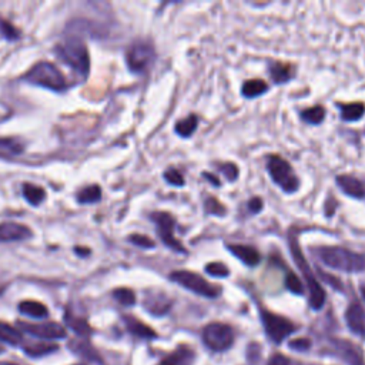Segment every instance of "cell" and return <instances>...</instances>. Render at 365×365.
Here are the masks:
<instances>
[{
	"label": "cell",
	"mask_w": 365,
	"mask_h": 365,
	"mask_svg": "<svg viewBox=\"0 0 365 365\" xmlns=\"http://www.w3.org/2000/svg\"><path fill=\"white\" fill-rule=\"evenodd\" d=\"M196 354L190 347H179L169 355H166L159 365H193Z\"/></svg>",
	"instance_id": "16"
},
{
	"label": "cell",
	"mask_w": 365,
	"mask_h": 365,
	"mask_svg": "<svg viewBox=\"0 0 365 365\" xmlns=\"http://www.w3.org/2000/svg\"><path fill=\"white\" fill-rule=\"evenodd\" d=\"M66 323L68 324V327L71 330H75L80 335H88L92 331L89 324L86 323V320H83L80 317H73L71 314H66Z\"/></svg>",
	"instance_id": "29"
},
{
	"label": "cell",
	"mask_w": 365,
	"mask_h": 365,
	"mask_svg": "<svg viewBox=\"0 0 365 365\" xmlns=\"http://www.w3.org/2000/svg\"><path fill=\"white\" fill-rule=\"evenodd\" d=\"M318 260L333 270L344 273H361L365 271V256L354 253L348 249L338 246H324L316 249Z\"/></svg>",
	"instance_id": "1"
},
{
	"label": "cell",
	"mask_w": 365,
	"mask_h": 365,
	"mask_svg": "<svg viewBox=\"0 0 365 365\" xmlns=\"http://www.w3.org/2000/svg\"><path fill=\"white\" fill-rule=\"evenodd\" d=\"M301 119L309 124H320L325 119V110L323 106H314V107L306 109L301 113Z\"/></svg>",
	"instance_id": "28"
},
{
	"label": "cell",
	"mask_w": 365,
	"mask_h": 365,
	"mask_svg": "<svg viewBox=\"0 0 365 365\" xmlns=\"http://www.w3.org/2000/svg\"><path fill=\"white\" fill-rule=\"evenodd\" d=\"M337 184L344 191L345 196H349L352 198H364L365 197V186L361 180L355 179L354 176L341 174L337 176Z\"/></svg>",
	"instance_id": "14"
},
{
	"label": "cell",
	"mask_w": 365,
	"mask_h": 365,
	"mask_svg": "<svg viewBox=\"0 0 365 365\" xmlns=\"http://www.w3.org/2000/svg\"><path fill=\"white\" fill-rule=\"evenodd\" d=\"M170 280L177 282L183 288L191 291V293L203 296L205 299L220 297L222 291H223L218 285L208 282L204 277H201V275H198L197 273H193V271H186V270L173 271L170 274Z\"/></svg>",
	"instance_id": "6"
},
{
	"label": "cell",
	"mask_w": 365,
	"mask_h": 365,
	"mask_svg": "<svg viewBox=\"0 0 365 365\" xmlns=\"http://www.w3.org/2000/svg\"><path fill=\"white\" fill-rule=\"evenodd\" d=\"M23 80L32 85H37L53 92H64L67 89L66 78L61 70L52 61H39L36 63L26 75Z\"/></svg>",
	"instance_id": "3"
},
{
	"label": "cell",
	"mask_w": 365,
	"mask_h": 365,
	"mask_svg": "<svg viewBox=\"0 0 365 365\" xmlns=\"http://www.w3.org/2000/svg\"><path fill=\"white\" fill-rule=\"evenodd\" d=\"M213 186H215V187H218V186H220V180H218L215 176H213V174H208V173H204L203 174Z\"/></svg>",
	"instance_id": "42"
},
{
	"label": "cell",
	"mask_w": 365,
	"mask_h": 365,
	"mask_svg": "<svg viewBox=\"0 0 365 365\" xmlns=\"http://www.w3.org/2000/svg\"><path fill=\"white\" fill-rule=\"evenodd\" d=\"M25 152V144L19 138L0 137V159H15Z\"/></svg>",
	"instance_id": "17"
},
{
	"label": "cell",
	"mask_w": 365,
	"mask_h": 365,
	"mask_svg": "<svg viewBox=\"0 0 365 365\" xmlns=\"http://www.w3.org/2000/svg\"><path fill=\"white\" fill-rule=\"evenodd\" d=\"M144 306L148 309V311H150L155 316H164L170 310L172 301L167 299V296L162 293H155L145 297Z\"/></svg>",
	"instance_id": "18"
},
{
	"label": "cell",
	"mask_w": 365,
	"mask_h": 365,
	"mask_svg": "<svg viewBox=\"0 0 365 365\" xmlns=\"http://www.w3.org/2000/svg\"><path fill=\"white\" fill-rule=\"evenodd\" d=\"M227 247L233 256H236L240 261H243V264H246L249 267H256L261 261V254L251 246L229 244Z\"/></svg>",
	"instance_id": "15"
},
{
	"label": "cell",
	"mask_w": 365,
	"mask_h": 365,
	"mask_svg": "<svg viewBox=\"0 0 365 365\" xmlns=\"http://www.w3.org/2000/svg\"><path fill=\"white\" fill-rule=\"evenodd\" d=\"M156 60V50L153 44L148 40H137L134 42L126 52V63L130 71L144 73L148 71Z\"/></svg>",
	"instance_id": "7"
},
{
	"label": "cell",
	"mask_w": 365,
	"mask_h": 365,
	"mask_svg": "<svg viewBox=\"0 0 365 365\" xmlns=\"http://www.w3.org/2000/svg\"><path fill=\"white\" fill-rule=\"evenodd\" d=\"M263 207H264V203H263V200H261L260 197H253V198L247 203V208H249V211H250L251 214L260 213V211L263 210Z\"/></svg>",
	"instance_id": "40"
},
{
	"label": "cell",
	"mask_w": 365,
	"mask_h": 365,
	"mask_svg": "<svg viewBox=\"0 0 365 365\" xmlns=\"http://www.w3.org/2000/svg\"><path fill=\"white\" fill-rule=\"evenodd\" d=\"M267 365H289V359L287 357H284V355L277 354V355L271 357V359L268 361Z\"/></svg>",
	"instance_id": "41"
},
{
	"label": "cell",
	"mask_w": 365,
	"mask_h": 365,
	"mask_svg": "<svg viewBox=\"0 0 365 365\" xmlns=\"http://www.w3.org/2000/svg\"><path fill=\"white\" fill-rule=\"evenodd\" d=\"M164 179H166V181H167L169 184L176 186V187H183V186L186 184L183 174H181L179 170H176V169L167 170V172L164 173Z\"/></svg>",
	"instance_id": "37"
},
{
	"label": "cell",
	"mask_w": 365,
	"mask_h": 365,
	"mask_svg": "<svg viewBox=\"0 0 365 365\" xmlns=\"http://www.w3.org/2000/svg\"><path fill=\"white\" fill-rule=\"evenodd\" d=\"M152 220L157 226V234L163 244H166L169 249H172L176 253L186 254L184 246L174 237V229H176V220L170 213L166 211H156L150 215Z\"/></svg>",
	"instance_id": "10"
},
{
	"label": "cell",
	"mask_w": 365,
	"mask_h": 365,
	"mask_svg": "<svg viewBox=\"0 0 365 365\" xmlns=\"http://www.w3.org/2000/svg\"><path fill=\"white\" fill-rule=\"evenodd\" d=\"M260 314H261V321H263V325H264V330H265L268 338L271 341H274L275 344H281L287 337H289L297 330V327L288 318L274 314L265 309H261Z\"/></svg>",
	"instance_id": "8"
},
{
	"label": "cell",
	"mask_w": 365,
	"mask_h": 365,
	"mask_svg": "<svg viewBox=\"0 0 365 365\" xmlns=\"http://www.w3.org/2000/svg\"><path fill=\"white\" fill-rule=\"evenodd\" d=\"M205 273L210 274L211 277H217V278H226L230 275V270L226 264L223 263H210L205 265Z\"/></svg>",
	"instance_id": "33"
},
{
	"label": "cell",
	"mask_w": 365,
	"mask_h": 365,
	"mask_svg": "<svg viewBox=\"0 0 365 365\" xmlns=\"http://www.w3.org/2000/svg\"><path fill=\"white\" fill-rule=\"evenodd\" d=\"M285 287L288 291H291V293L297 294V296H303L306 291L301 280L294 273H288L285 275Z\"/></svg>",
	"instance_id": "31"
},
{
	"label": "cell",
	"mask_w": 365,
	"mask_h": 365,
	"mask_svg": "<svg viewBox=\"0 0 365 365\" xmlns=\"http://www.w3.org/2000/svg\"><path fill=\"white\" fill-rule=\"evenodd\" d=\"M267 169L273 181L285 193L293 194L300 189V179L294 173L291 164L281 156H270L267 159Z\"/></svg>",
	"instance_id": "5"
},
{
	"label": "cell",
	"mask_w": 365,
	"mask_h": 365,
	"mask_svg": "<svg viewBox=\"0 0 365 365\" xmlns=\"http://www.w3.org/2000/svg\"><path fill=\"white\" fill-rule=\"evenodd\" d=\"M0 341L12 345H19L23 342V335L18 328L12 327L8 323L0 321Z\"/></svg>",
	"instance_id": "24"
},
{
	"label": "cell",
	"mask_w": 365,
	"mask_h": 365,
	"mask_svg": "<svg viewBox=\"0 0 365 365\" xmlns=\"http://www.w3.org/2000/svg\"><path fill=\"white\" fill-rule=\"evenodd\" d=\"M57 56L76 70L82 78H88L90 71V54L82 37L67 36V39L56 46Z\"/></svg>",
	"instance_id": "2"
},
{
	"label": "cell",
	"mask_w": 365,
	"mask_h": 365,
	"mask_svg": "<svg viewBox=\"0 0 365 365\" xmlns=\"http://www.w3.org/2000/svg\"><path fill=\"white\" fill-rule=\"evenodd\" d=\"M345 320L354 334L365 338V310L359 304L352 303L347 309Z\"/></svg>",
	"instance_id": "13"
},
{
	"label": "cell",
	"mask_w": 365,
	"mask_h": 365,
	"mask_svg": "<svg viewBox=\"0 0 365 365\" xmlns=\"http://www.w3.org/2000/svg\"><path fill=\"white\" fill-rule=\"evenodd\" d=\"M220 172L226 176L229 181H234L239 177V167L234 163H223L220 166Z\"/></svg>",
	"instance_id": "38"
},
{
	"label": "cell",
	"mask_w": 365,
	"mask_h": 365,
	"mask_svg": "<svg viewBox=\"0 0 365 365\" xmlns=\"http://www.w3.org/2000/svg\"><path fill=\"white\" fill-rule=\"evenodd\" d=\"M75 250H76V254H79V256H89L90 254L89 249H79V247H76Z\"/></svg>",
	"instance_id": "43"
},
{
	"label": "cell",
	"mask_w": 365,
	"mask_h": 365,
	"mask_svg": "<svg viewBox=\"0 0 365 365\" xmlns=\"http://www.w3.org/2000/svg\"><path fill=\"white\" fill-rule=\"evenodd\" d=\"M198 126V117L196 114H190L189 117L176 123V133L181 137H190Z\"/></svg>",
	"instance_id": "27"
},
{
	"label": "cell",
	"mask_w": 365,
	"mask_h": 365,
	"mask_svg": "<svg viewBox=\"0 0 365 365\" xmlns=\"http://www.w3.org/2000/svg\"><path fill=\"white\" fill-rule=\"evenodd\" d=\"M267 90H268V85L263 79H250V80L244 82L243 88H241L243 96L247 99H254V97L263 96Z\"/></svg>",
	"instance_id": "22"
},
{
	"label": "cell",
	"mask_w": 365,
	"mask_h": 365,
	"mask_svg": "<svg viewBox=\"0 0 365 365\" xmlns=\"http://www.w3.org/2000/svg\"><path fill=\"white\" fill-rule=\"evenodd\" d=\"M19 311L32 318H44L49 314V310L46 306H43L39 301H32V300L22 301L19 304Z\"/></svg>",
	"instance_id": "23"
},
{
	"label": "cell",
	"mask_w": 365,
	"mask_h": 365,
	"mask_svg": "<svg viewBox=\"0 0 365 365\" xmlns=\"http://www.w3.org/2000/svg\"><path fill=\"white\" fill-rule=\"evenodd\" d=\"M296 73L294 66L282 61H275L270 66V75L275 83H287L293 79Z\"/></svg>",
	"instance_id": "19"
},
{
	"label": "cell",
	"mask_w": 365,
	"mask_h": 365,
	"mask_svg": "<svg viewBox=\"0 0 365 365\" xmlns=\"http://www.w3.org/2000/svg\"><path fill=\"white\" fill-rule=\"evenodd\" d=\"M310 341L307 338H297L289 341V348H293L296 351H307L310 348Z\"/></svg>",
	"instance_id": "39"
},
{
	"label": "cell",
	"mask_w": 365,
	"mask_h": 365,
	"mask_svg": "<svg viewBox=\"0 0 365 365\" xmlns=\"http://www.w3.org/2000/svg\"><path fill=\"white\" fill-rule=\"evenodd\" d=\"M113 297L126 307H131L136 304V294L130 288H117L113 291Z\"/></svg>",
	"instance_id": "30"
},
{
	"label": "cell",
	"mask_w": 365,
	"mask_h": 365,
	"mask_svg": "<svg viewBox=\"0 0 365 365\" xmlns=\"http://www.w3.org/2000/svg\"><path fill=\"white\" fill-rule=\"evenodd\" d=\"M203 341L213 351H227L234 342L233 328L223 323H211L203 330Z\"/></svg>",
	"instance_id": "9"
},
{
	"label": "cell",
	"mask_w": 365,
	"mask_h": 365,
	"mask_svg": "<svg viewBox=\"0 0 365 365\" xmlns=\"http://www.w3.org/2000/svg\"><path fill=\"white\" fill-rule=\"evenodd\" d=\"M20 328L26 331L30 335H35L37 338L44 340H57L66 337V330L57 324V323H40V324H32L26 321L19 323Z\"/></svg>",
	"instance_id": "11"
},
{
	"label": "cell",
	"mask_w": 365,
	"mask_h": 365,
	"mask_svg": "<svg viewBox=\"0 0 365 365\" xmlns=\"http://www.w3.org/2000/svg\"><path fill=\"white\" fill-rule=\"evenodd\" d=\"M0 365H13V364H0Z\"/></svg>",
	"instance_id": "45"
},
{
	"label": "cell",
	"mask_w": 365,
	"mask_h": 365,
	"mask_svg": "<svg viewBox=\"0 0 365 365\" xmlns=\"http://www.w3.org/2000/svg\"><path fill=\"white\" fill-rule=\"evenodd\" d=\"M0 35L8 40H18L20 37L19 29L15 25H12L9 20L4 19L2 16H0Z\"/></svg>",
	"instance_id": "32"
},
{
	"label": "cell",
	"mask_w": 365,
	"mask_h": 365,
	"mask_svg": "<svg viewBox=\"0 0 365 365\" xmlns=\"http://www.w3.org/2000/svg\"><path fill=\"white\" fill-rule=\"evenodd\" d=\"M289 249H291V254H293L294 257V261L297 263L299 268L301 270L304 278H306V282H307V287H309V293H310V306L313 310H321L323 306L325 304V299H327V294L324 288L321 287V284L318 282V280L316 278L311 267L309 265L299 243H297V239L294 236L289 237Z\"/></svg>",
	"instance_id": "4"
},
{
	"label": "cell",
	"mask_w": 365,
	"mask_h": 365,
	"mask_svg": "<svg viewBox=\"0 0 365 365\" xmlns=\"http://www.w3.org/2000/svg\"><path fill=\"white\" fill-rule=\"evenodd\" d=\"M124 323H126L127 330H128L133 335H136V337H138V338H156V337H157V334H156V331H155L153 328H150L148 324L141 323V321H140L138 318H136V317L126 316V317H124Z\"/></svg>",
	"instance_id": "20"
},
{
	"label": "cell",
	"mask_w": 365,
	"mask_h": 365,
	"mask_svg": "<svg viewBox=\"0 0 365 365\" xmlns=\"http://www.w3.org/2000/svg\"><path fill=\"white\" fill-rule=\"evenodd\" d=\"M22 191H23V196L28 200V203H30L32 205H39L46 198V191L40 186H36V184L25 183L22 187Z\"/></svg>",
	"instance_id": "25"
},
{
	"label": "cell",
	"mask_w": 365,
	"mask_h": 365,
	"mask_svg": "<svg viewBox=\"0 0 365 365\" xmlns=\"http://www.w3.org/2000/svg\"><path fill=\"white\" fill-rule=\"evenodd\" d=\"M128 241L131 244L140 247V249H153V247H156V243L150 237L143 236V234H131L128 237Z\"/></svg>",
	"instance_id": "35"
},
{
	"label": "cell",
	"mask_w": 365,
	"mask_h": 365,
	"mask_svg": "<svg viewBox=\"0 0 365 365\" xmlns=\"http://www.w3.org/2000/svg\"><path fill=\"white\" fill-rule=\"evenodd\" d=\"M359 291H361V296H362V299H364V301H365V285H361Z\"/></svg>",
	"instance_id": "44"
},
{
	"label": "cell",
	"mask_w": 365,
	"mask_h": 365,
	"mask_svg": "<svg viewBox=\"0 0 365 365\" xmlns=\"http://www.w3.org/2000/svg\"><path fill=\"white\" fill-rule=\"evenodd\" d=\"M341 110V119L344 121H357L365 114V104L361 102L354 103H338Z\"/></svg>",
	"instance_id": "21"
},
{
	"label": "cell",
	"mask_w": 365,
	"mask_h": 365,
	"mask_svg": "<svg viewBox=\"0 0 365 365\" xmlns=\"http://www.w3.org/2000/svg\"><path fill=\"white\" fill-rule=\"evenodd\" d=\"M204 208L207 211V214H211V215H225L226 214V207L223 203L218 201L217 198L214 197H208L204 203Z\"/></svg>",
	"instance_id": "34"
},
{
	"label": "cell",
	"mask_w": 365,
	"mask_h": 365,
	"mask_svg": "<svg viewBox=\"0 0 365 365\" xmlns=\"http://www.w3.org/2000/svg\"><path fill=\"white\" fill-rule=\"evenodd\" d=\"M57 347L53 345V344H32V345H28L25 349L28 354L30 355H43V354H47V352H52L54 351Z\"/></svg>",
	"instance_id": "36"
},
{
	"label": "cell",
	"mask_w": 365,
	"mask_h": 365,
	"mask_svg": "<svg viewBox=\"0 0 365 365\" xmlns=\"http://www.w3.org/2000/svg\"><path fill=\"white\" fill-rule=\"evenodd\" d=\"M32 236L33 233L28 226H23L15 222H5L0 225V243L25 241Z\"/></svg>",
	"instance_id": "12"
},
{
	"label": "cell",
	"mask_w": 365,
	"mask_h": 365,
	"mask_svg": "<svg viewBox=\"0 0 365 365\" xmlns=\"http://www.w3.org/2000/svg\"><path fill=\"white\" fill-rule=\"evenodd\" d=\"M100 200H102V189L96 184L88 186L78 193L79 204H92V203H97Z\"/></svg>",
	"instance_id": "26"
}]
</instances>
